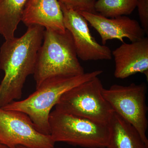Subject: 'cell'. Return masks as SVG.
<instances>
[{
	"mask_svg": "<svg viewBox=\"0 0 148 148\" xmlns=\"http://www.w3.org/2000/svg\"><path fill=\"white\" fill-rule=\"evenodd\" d=\"M45 28L28 27L19 38L5 40L0 48V69L4 76L0 84V108L21 99L27 77L33 75Z\"/></svg>",
	"mask_w": 148,
	"mask_h": 148,
	"instance_id": "obj_1",
	"label": "cell"
},
{
	"mask_svg": "<svg viewBox=\"0 0 148 148\" xmlns=\"http://www.w3.org/2000/svg\"><path fill=\"white\" fill-rule=\"evenodd\" d=\"M102 73L103 71L98 70L76 76L49 78L43 82L36 91L26 99L12 101L1 108L24 113L30 118L37 131L44 135H50L49 114L62 94Z\"/></svg>",
	"mask_w": 148,
	"mask_h": 148,
	"instance_id": "obj_2",
	"label": "cell"
},
{
	"mask_svg": "<svg viewBox=\"0 0 148 148\" xmlns=\"http://www.w3.org/2000/svg\"><path fill=\"white\" fill-rule=\"evenodd\" d=\"M33 75L36 88L54 77H73L85 73L80 64L71 33L45 29Z\"/></svg>",
	"mask_w": 148,
	"mask_h": 148,
	"instance_id": "obj_3",
	"label": "cell"
},
{
	"mask_svg": "<svg viewBox=\"0 0 148 148\" xmlns=\"http://www.w3.org/2000/svg\"><path fill=\"white\" fill-rule=\"evenodd\" d=\"M98 77L64 92L55 106L56 110L109 125L114 111L103 95Z\"/></svg>",
	"mask_w": 148,
	"mask_h": 148,
	"instance_id": "obj_4",
	"label": "cell"
},
{
	"mask_svg": "<svg viewBox=\"0 0 148 148\" xmlns=\"http://www.w3.org/2000/svg\"><path fill=\"white\" fill-rule=\"evenodd\" d=\"M50 136L62 142L84 148H106L110 136L109 125L61 112L51 111L49 119Z\"/></svg>",
	"mask_w": 148,
	"mask_h": 148,
	"instance_id": "obj_5",
	"label": "cell"
},
{
	"mask_svg": "<svg viewBox=\"0 0 148 148\" xmlns=\"http://www.w3.org/2000/svg\"><path fill=\"white\" fill-rule=\"evenodd\" d=\"M147 90L145 83H132L127 86L114 84L108 89L104 88L103 95L114 112L134 126L148 146Z\"/></svg>",
	"mask_w": 148,
	"mask_h": 148,
	"instance_id": "obj_6",
	"label": "cell"
},
{
	"mask_svg": "<svg viewBox=\"0 0 148 148\" xmlns=\"http://www.w3.org/2000/svg\"><path fill=\"white\" fill-rule=\"evenodd\" d=\"M0 143L10 148H54L50 135L40 133L26 114L0 108Z\"/></svg>",
	"mask_w": 148,
	"mask_h": 148,
	"instance_id": "obj_7",
	"label": "cell"
},
{
	"mask_svg": "<svg viewBox=\"0 0 148 148\" xmlns=\"http://www.w3.org/2000/svg\"><path fill=\"white\" fill-rule=\"evenodd\" d=\"M59 4L63 12L64 27L71 35L78 58L84 61L111 60V49L98 43L92 36L85 18L79 12L62 3Z\"/></svg>",
	"mask_w": 148,
	"mask_h": 148,
	"instance_id": "obj_8",
	"label": "cell"
},
{
	"mask_svg": "<svg viewBox=\"0 0 148 148\" xmlns=\"http://www.w3.org/2000/svg\"><path fill=\"white\" fill-rule=\"evenodd\" d=\"M100 35L103 45L109 40H118L124 43V38L131 42L145 37V33L138 21L127 16L107 18L98 13L79 12Z\"/></svg>",
	"mask_w": 148,
	"mask_h": 148,
	"instance_id": "obj_9",
	"label": "cell"
},
{
	"mask_svg": "<svg viewBox=\"0 0 148 148\" xmlns=\"http://www.w3.org/2000/svg\"><path fill=\"white\" fill-rule=\"evenodd\" d=\"M115 63L114 75L124 79L138 73L148 75V38L127 44L123 43L112 52Z\"/></svg>",
	"mask_w": 148,
	"mask_h": 148,
	"instance_id": "obj_10",
	"label": "cell"
},
{
	"mask_svg": "<svg viewBox=\"0 0 148 148\" xmlns=\"http://www.w3.org/2000/svg\"><path fill=\"white\" fill-rule=\"evenodd\" d=\"M21 21L27 27L38 25L56 32L66 30L58 0H27Z\"/></svg>",
	"mask_w": 148,
	"mask_h": 148,
	"instance_id": "obj_11",
	"label": "cell"
},
{
	"mask_svg": "<svg viewBox=\"0 0 148 148\" xmlns=\"http://www.w3.org/2000/svg\"><path fill=\"white\" fill-rule=\"evenodd\" d=\"M109 126L110 136L106 148H148L135 127L115 112Z\"/></svg>",
	"mask_w": 148,
	"mask_h": 148,
	"instance_id": "obj_12",
	"label": "cell"
},
{
	"mask_svg": "<svg viewBox=\"0 0 148 148\" xmlns=\"http://www.w3.org/2000/svg\"><path fill=\"white\" fill-rule=\"evenodd\" d=\"M27 0H0V34L5 40L15 37Z\"/></svg>",
	"mask_w": 148,
	"mask_h": 148,
	"instance_id": "obj_13",
	"label": "cell"
},
{
	"mask_svg": "<svg viewBox=\"0 0 148 148\" xmlns=\"http://www.w3.org/2000/svg\"><path fill=\"white\" fill-rule=\"evenodd\" d=\"M138 0H97L95 5L97 13L107 18L129 15L137 7Z\"/></svg>",
	"mask_w": 148,
	"mask_h": 148,
	"instance_id": "obj_14",
	"label": "cell"
},
{
	"mask_svg": "<svg viewBox=\"0 0 148 148\" xmlns=\"http://www.w3.org/2000/svg\"><path fill=\"white\" fill-rule=\"evenodd\" d=\"M67 7L77 12H82L97 13L95 10V5L97 0H58Z\"/></svg>",
	"mask_w": 148,
	"mask_h": 148,
	"instance_id": "obj_15",
	"label": "cell"
},
{
	"mask_svg": "<svg viewBox=\"0 0 148 148\" xmlns=\"http://www.w3.org/2000/svg\"><path fill=\"white\" fill-rule=\"evenodd\" d=\"M141 27L145 34H148V0H138L137 6Z\"/></svg>",
	"mask_w": 148,
	"mask_h": 148,
	"instance_id": "obj_16",
	"label": "cell"
},
{
	"mask_svg": "<svg viewBox=\"0 0 148 148\" xmlns=\"http://www.w3.org/2000/svg\"><path fill=\"white\" fill-rule=\"evenodd\" d=\"M0 148H10L7 146L5 145H3V144L0 143Z\"/></svg>",
	"mask_w": 148,
	"mask_h": 148,
	"instance_id": "obj_17",
	"label": "cell"
},
{
	"mask_svg": "<svg viewBox=\"0 0 148 148\" xmlns=\"http://www.w3.org/2000/svg\"><path fill=\"white\" fill-rule=\"evenodd\" d=\"M15 148H29L26 147H23V146H16V147H15ZM64 148L58 147V148Z\"/></svg>",
	"mask_w": 148,
	"mask_h": 148,
	"instance_id": "obj_18",
	"label": "cell"
}]
</instances>
